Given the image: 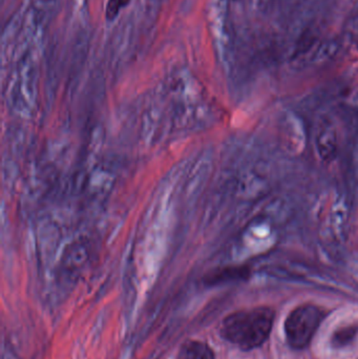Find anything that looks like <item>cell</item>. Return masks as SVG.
<instances>
[{
  "instance_id": "obj_4",
  "label": "cell",
  "mask_w": 358,
  "mask_h": 359,
  "mask_svg": "<svg viewBox=\"0 0 358 359\" xmlns=\"http://www.w3.org/2000/svg\"><path fill=\"white\" fill-rule=\"evenodd\" d=\"M315 147L322 161L330 160L336 150V133L331 123L324 121L316 129Z\"/></svg>"
},
{
  "instance_id": "obj_5",
  "label": "cell",
  "mask_w": 358,
  "mask_h": 359,
  "mask_svg": "<svg viewBox=\"0 0 358 359\" xmlns=\"http://www.w3.org/2000/svg\"><path fill=\"white\" fill-rule=\"evenodd\" d=\"M214 352L205 342L189 340L184 342L179 352L178 359H214Z\"/></svg>"
},
{
  "instance_id": "obj_6",
  "label": "cell",
  "mask_w": 358,
  "mask_h": 359,
  "mask_svg": "<svg viewBox=\"0 0 358 359\" xmlns=\"http://www.w3.org/2000/svg\"><path fill=\"white\" fill-rule=\"evenodd\" d=\"M356 334L355 327H347L339 329L333 335L332 342L334 346H343L349 344Z\"/></svg>"
},
{
  "instance_id": "obj_3",
  "label": "cell",
  "mask_w": 358,
  "mask_h": 359,
  "mask_svg": "<svg viewBox=\"0 0 358 359\" xmlns=\"http://www.w3.org/2000/svg\"><path fill=\"white\" fill-rule=\"evenodd\" d=\"M282 141L285 149L292 154H301L305 148V129L294 115L289 114L283 122Z\"/></svg>"
},
{
  "instance_id": "obj_2",
  "label": "cell",
  "mask_w": 358,
  "mask_h": 359,
  "mask_svg": "<svg viewBox=\"0 0 358 359\" xmlns=\"http://www.w3.org/2000/svg\"><path fill=\"white\" fill-rule=\"evenodd\" d=\"M324 319L322 310L312 305L299 307L285 321V335L291 348L301 350L311 342Z\"/></svg>"
},
{
  "instance_id": "obj_1",
  "label": "cell",
  "mask_w": 358,
  "mask_h": 359,
  "mask_svg": "<svg viewBox=\"0 0 358 359\" xmlns=\"http://www.w3.org/2000/svg\"><path fill=\"white\" fill-rule=\"evenodd\" d=\"M271 309L258 308L229 315L223 321L221 335L242 350L259 348L269 337L274 325Z\"/></svg>"
}]
</instances>
